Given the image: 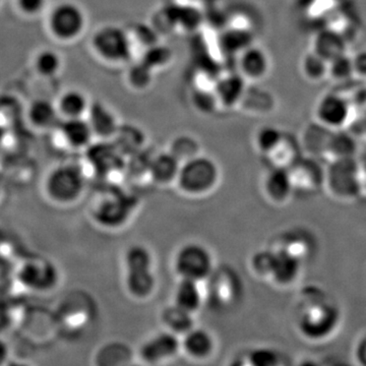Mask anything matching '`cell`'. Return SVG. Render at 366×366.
I'll return each instance as SVG.
<instances>
[{
	"instance_id": "ac0fdd59",
	"label": "cell",
	"mask_w": 366,
	"mask_h": 366,
	"mask_svg": "<svg viewBox=\"0 0 366 366\" xmlns=\"http://www.w3.org/2000/svg\"><path fill=\"white\" fill-rule=\"evenodd\" d=\"M216 339L208 330L192 327L182 337V352L194 361H206L216 351Z\"/></svg>"
},
{
	"instance_id": "d590c367",
	"label": "cell",
	"mask_w": 366,
	"mask_h": 366,
	"mask_svg": "<svg viewBox=\"0 0 366 366\" xmlns=\"http://www.w3.org/2000/svg\"><path fill=\"white\" fill-rule=\"evenodd\" d=\"M252 34L242 29H233L224 33L221 44L224 51L238 56L243 50L252 45Z\"/></svg>"
},
{
	"instance_id": "3957f363",
	"label": "cell",
	"mask_w": 366,
	"mask_h": 366,
	"mask_svg": "<svg viewBox=\"0 0 366 366\" xmlns=\"http://www.w3.org/2000/svg\"><path fill=\"white\" fill-rule=\"evenodd\" d=\"M221 171L215 160L199 155L185 161L180 166L177 185L189 197H204L218 187Z\"/></svg>"
},
{
	"instance_id": "7dc6e473",
	"label": "cell",
	"mask_w": 366,
	"mask_h": 366,
	"mask_svg": "<svg viewBox=\"0 0 366 366\" xmlns=\"http://www.w3.org/2000/svg\"><path fill=\"white\" fill-rule=\"evenodd\" d=\"M2 0H0V4H1Z\"/></svg>"
},
{
	"instance_id": "52a82bcc",
	"label": "cell",
	"mask_w": 366,
	"mask_h": 366,
	"mask_svg": "<svg viewBox=\"0 0 366 366\" xmlns=\"http://www.w3.org/2000/svg\"><path fill=\"white\" fill-rule=\"evenodd\" d=\"M86 14L83 7L71 1L60 2L53 6L47 16L50 35L59 42H74L86 29Z\"/></svg>"
},
{
	"instance_id": "7c38bea8",
	"label": "cell",
	"mask_w": 366,
	"mask_h": 366,
	"mask_svg": "<svg viewBox=\"0 0 366 366\" xmlns=\"http://www.w3.org/2000/svg\"><path fill=\"white\" fill-rule=\"evenodd\" d=\"M182 352V337L163 331L144 342L139 350L141 360L147 365H160L177 357Z\"/></svg>"
},
{
	"instance_id": "5bb4252c",
	"label": "cell",
	"mask_w": 366,
	"mask_h": 366,
	"mask_svg": "<svg viewBox=\"0 0 366 366\" xmlns=\"http://www.w3.org/2000/svg\"><path fill=\"white\" fill-rule=\"evenodd\" d=\"M315 117L317 124L330 131H342L350 122V104L338 94H327L317 101Z\"/></svg>"
},
{
	"instance_id": "44dd1931",
	"label": "cell",
	"mask_w": 366,
	"mask_h": 366,
	"mask_svg": "<svg viewBox=\"0 0 366 366\" xmlns=\"http://www.w3.org/2000/svg\"><path fill=\"white\" fill-rule=\"evenodd\" d=\"M86 118L91 125L94 134L101 141L114 139L119 131L117 115L102 103H92Z\"/></svg>"
},
{
	"instance_id": "4316f807",
	"label": "cell",
	"mask_w": 366,
	"mask_h": 366,
	"mask_svg": "<svg viewBox=\"0 0 366 366\" xmlns=\"http://www.w3.org/2000/svg\"><path fill=\"white\" fill-rule=\"evenodd\" d=\"M312 50L330 64L347 54V45L341 34L334 30H324L315 35Z\"/></svg>"
},
{
	"instance_id": "60d3db41",
	"label": "cell",
	"mask_w": 366,
	"mask_h": 366,
	"mask_svg": "<svg viewBox=\"0 0 366 366\" xmlns=\"http://www.w3.org/2000/svg\"><path fill=\"white\" fill-rule=\"evenodd\" d=\"M352 360L356 366H366V331L361 333L354 342Z\"/></svg>"
},
{
	"instance_id": "ffe728a7",
	"label": "cell",
	"mask_w": 366,
	"mask_h": 366,
	"mask_svg": "<svg viewBox=\"0 0 366 366\" xmlns=\"http://www.w3.org/2000/svg\"><path fill=\"white\" fill-rule=\"evenodd\" d=\"M59 129L64 143L74 150L88 149L93 144L95 134L86 117L62 119Z\"/></svg>"
},
{
	"instance_id": "1f68e13d",
	"label": "cell",
	"mask_w": 366,
	"mask_h": 366,
	"mask_svg": "<svg viewBox=\"0 0 366 366\" xmlns=\"http://www.w3.org/2000/svg\"><path fill=\"white\" fill-rule=\"evenodd\" d=\"M162 322L167 327V331L172 332L179 337H182L194 327V315L185 312L175 305L164 310Z\"/></svg>"
},
{
	"instance_id": "d4e9b609",
	"label": "cell",
	"mask_w": 366,
	"mask_h": 366,
	"mask_svg": "<svg viewBox=\"0 0 366 366\" xmlns=\"http://www.w3.org/2000/svg\"><path fill=\"white\" fill-rule=\"evenodd\" d=\"M92 102L85 92L69 89L57 99L56 106L62 119L86 117Z\"/></svg>"
},
{
	"instance_id": "6da1fadb",
	"label": "cell",
	"mask_w": 366,
	"mask_h": 366,
	"mask_svg": "<svg viewBox=\"0 0 366 366\" xmlns=\"http://www.w3.org/2000/svg\"><path fill=\"white\" fill-rule=\"evenodd\" d=\"M343 322L340 302L326 288L308 284L298 291L291 310V324L300 340L310 345L329 343L340 333Z\"/></svg>"
},
{
	"instance_id": "836d02e7",
	"label": "cell",
	"mask_w": 366,
	"mask_h": 366,
	"mask_svg": "<svg viewBox=\"0 0 366 366\" xmlns=\"http://www.w3.org/2000/svg\"><path fill=\"white\" fill-rule=\"evenodd\" d=\"M274 257V250L269 247L252 252L249 257V266L254 278L269 283L273 269Z\"/></svg>"
},
{
	"instance_id": "4dcf8cb0",
	"label": "cell",
	"mask_w": 366,
	"mask_h": 366,
	"mask_svg": "<svg viewBox=\"0 0 366 366\" xmlns=\"http://www.w3.org/2000/svg\"><path fill=\"white\" fill-rule=\"evenodd\" d=\"M33 64L38 74L50 79L59 76L64 67V59L56 50L52 48H43L34 57Z\"/></svg>"
},
{
	"instance_id": "7402d4cb",
	"label": "cell",
	"mask_w": 366,
	"mask_h": 366,
	"mask_svg": "<svg viewBox=\"0 0 366 366\" xmlns=\"http://www.w3.org/2000/svg\"><path fill=\"white\" fill-rule=\"evenodd\" d=\"M26 117L34 129L41 132L55 129L62 122L56 103L44 98L36 99L31 103Z\"/></svg>"
},
{
	"instance_id": "2e32d148",
	"label": "cell",
	"mask_w": 366,
	"mask_h": 366,
	"mask_svg": "<svg viewBox=\"0 0 366 366\" xmlns=\"http://www.w3.org/2000/svg\"><path fill=\"white\" fill-rule=\"evenodd\" d=\"M86 150L89 164L98 174L107 177L124 167V155L114 143L101 141L99 144H92Z\"/></svg>"
},
{
	"instance_id": "8d00e7d4",
	"label": "cell",
	"mask_w": 366,
	"mask_h": 366,
	"mask_svg": "<svg viewBox=\"0 0 366 366\" xmlns=\"http://www.w3.org/2000/svg\"><path fill=\"white\" fill-rule=\"evenodd\" d=\"M250 366H289L280 353L273 349H254L247 356Z\"/></svg>"
},
{
	"instance_id": "ee69618b",
	"label": "cell",
	"mask_w": 366,
	"mask_h": 366,
	"mask_svg": "<svg viewBox=\"0 0 366 366\" xmlns=\"http://www.w3.org/2000/svg\"><path fill=\"white\" fill-rule=\"evenodd\" d=\"M6 366H33L30 365V363L26 362L25 360H11V362L9 363Z\"/></svg>"
},
{
	"instance_id": "30bf717a",
	"label": "cell",
	"mask_w": 366,
	"mask_h": 366,
	"mask_svg": "<svg viewBox=\"0 0 366 366\" xmlns=\"http://www.w3.org/2000/svg\"><path fill=\"white\" fill-rule=\"evenodd\" d=\"M134 208V201L127 194H107L97 199L93 208V217L100 225L115 229L129 221Z\"/></svg>"
},
{
	"instance_id": "e575fe53",
	"label": "cell",
	"mask_w": 366,
	"mask_h": 366,
	"mask_svg": "<svg viewBox=\"0 0 366 366\" xmlns=\"http://www.w3.org/2000/svg\"><path fill=\"white\" fill-rule=\"evenodd\" d=\"M124 269L154 268V255L141 243L129 245L124 252Z\"/></svg>"
},
{
	"instance_id": "bcb514c9",
	"label": "cell",
	"mask_w": 366,
	"mask_h": 366,
	"mask_svg": "<svg viewBox=\"0 0 366 366\" xmlns=\"http://www.w3.org/2000/svg\"><path fill=\"white\" fill-rule=\"evenodd\" d=\"M365 136H366V122H365Z\"/></svg>"
},
{
	"instance_id": "603a6c76",
	"label": "cell",
	"mask_w": 366,
	"mask_h": 366,
	"mask_svg": "<svg viewBox=\"0 0 366 366\" xmlns=\"http://www.w3.org/2000/svg\"><path fill=\"white\" fill-rule=\"evenodd\" d=\"M182 163L171 152L160 153L151 158L149 177L156 184L167 187L177 183Z\"/></svg>"
},
{
	"instance_id": "277c9868",
	"label": "cell",
	"mask_w": 366,
	"mask_h": 366,
	"mask_svg": "<svg viewBox=\"0 0 366 366\" xmlns=\"http://www.w3.org/2000/svg\"><path fill=\"white\" fill-rule=\"evenodd\" d=\"M325 190L335 201L352 203L361 197V164L356 158L330 162L325 177Z\"/></svg>"
},
{
	"instance_id": "7bdbcfd3",
	"label": "cell",
	"mask_w": 366,
	"mask_h": 366,
	"mask_svg": "<svg viewBox=\"0 0 366 366\" xmlns=\"http://www.w3.org/2000/svg\"><path fill=\"white\" fill-rule=\"evenodd\" d=\"M13 360L11 347L0 335V366H6Z\"/></svg>"
},
{
	"instance_id": "d6a6232c",
	"label": "cell",
	"mask_w": 366,
	"mask_h": 366,
	"mask_svg": "<svg viewBox=\"0 0 366 366\" xmlns=\"http://www.w3.org/2000/svg\"><path fill=\"white\" fill-rule=\"evenodd\" d=\"M300 71L310 83H320L329 78V62L310 50L301 59Z\"/></svg>"
},
{
	"instance_id": "f1b7e54d",
	"label": "cell",
	"mask_w": 366,
	"mask_h": 366,
	"mask_svg": "<svg viewBox=\"0 0 366 366\" xmlns=\"http://www.w3.org/2000/svg\"><path fill=\"white\" fill-rule=\"evenodd\" d=\"M302 144L295 137L286 132L283 141L264 160L268 162L269 167L283 168L289 169L293 164L302 157Z\"/></svg>"
},
{
	"instance_id": "cb8c5ba5",
	"label": "cell",
	"mask_w": 366,
	"mask_h": 366,
	"mask_svg": "<svg viewBox=\"0 0 366 366\" xmlns=\"http://www.w3.org/2000/svg\"><path fill=\"white\" fill-rule=\"evenodd\" d=\"M358 152L357 142L352 136L342 131H333L327 139L322 157L327 162L356 158Z\"/></svg>"
},
{
	"instance_id": "f546056e",
	"label": "cell",
	"mask_w": 366,
	"mask_h": 366,
	"mask_svg": "<svg viewBox=\"0 0 366 366\" xmlns=\"http://www.w3.org/2000/svg\"><path fill=\"white\" fill-rule=\"evenodd\" d=\"M285 134V132L274 125H262L255 131L252 137V144L259 155L267 159L278 148Z\"/></svg>"
},
{
	"instance_id": "9c48e42d",
	"label": "cell",
	"mask_w": 366,
	"mask_h": 366,
	"mask_svg": "<svg viewBox=\"0 0 366 366\" xmlns=\"http://www.w3.org/2000/svg\"><path fill=\"white\" fill-rule=\"evenodd\" d=\"M269 247L292 255L307 266L317 254V240L308 229L295 226L277 233Z\"/></svg>"
},
{
	"instance_id": "484cf974",
	"label": "cell",
	"mask_w": 366,
	"mask_h": 366,
	"mask_svg": "<svg viewBox=\"0 0 366 366\" xmlns=\"http://www.w3.org/2000/svg\"><path fill=\"white\" fill-rule=\"evenodd\" d=\"M203 303L204 293L201 283L179 279L173 295V305L194 315L201 310Z\"/></svg>"
},
{
	"instance_id": "9a60e30c",
	"label": "cell",
	"mask_w": 366,
	"mask_h": 366,
	"mask_svg": "<svg viewBox=\"0 0 366 366\" xmlns=\"http://www.w3.org/2000/svg\"><path fill=\"white\" fill-rule=\"evenodd\" d=\"M272 249V247H271ZM273 269L269 277V285L278 290H288L300 281L305 264L292 255L274 249Z\"/></svg>"
},
{
	"instance_id": "74e56055",
	"label": "cell",
	"mask_w": 366,
	"mask_h": 366,
	"mask_svg": "<svg viewBox=\"0 0 366 366\" xmlns=\"http://www.w3.org/2000/svg\"><path fill=\"white\" fill-rule=\"evenodd\" d=\"M354 76L352 57L342 55L329 64V78L337 83H344Z\"/></svg>"
},
{
	"instance_id": "d6986e66",
	"label": "cell",
	"mask_w": 366,
	"mask_h": 366,
	"mask_svg": "<svg viewBox=\"0 0 366 366\" xmlns=\"http://www.w3.org/2000/svg\"><path fill=\"white\" fill-rule=\"evenodd\" d=\"M124 287L134 300H149L157 287L154 268L124 269Z\"/></svg>"
},
{
	"instance_id": "f35d334b",
	"label": "cell",
	"mask_w": 366,
	"mask_h": 366,
	"mask_svg": "<svg viewBox=\"0 0 366 366\" xmlns=\"http://www.w3.org/2000/svg\"><path fill=\"white\" fill-rule=\"evenodd\" d=\"M127 81L131 84L132 88L139 89V90L148 88L152 81L151 67L147 66L144 62L136 64V66L129 69Z\"/></svg>"
},
{
	"instance_id": "f6af8a7d",
	"label": "cell",
	"mask_w": 366,
	"mask_h": 366,
	"mask_svg": "<svg viewBox=\"0 0 366 366\" xmlns=\"http://www.w3.org/2000/svg\"><path fill=\"white\" fill-rule=\"evenodd\" d=\"M125 366H143L139 365H125Z\"/></svg>"
},
{
	"instance_id": "8992f818",
	"label": "cell",
	"mask_w": 366,
	"mask_h": 366,
	"mask_svg": "<svg viewBox=\"0 0 366 366\" xmlns=\"http://www.w3.org/2000/svg\"><path fill=\"white\" fill-rule=\"evenodd\" d=\"M173 269L178 278L202 283L215 272L213 254L202 243H184L175 252Z\"/></svg>"
},
{
	"instance_id": "ba28073f",
	"label": "cell",
	"mask_w": 366,
	"mask_h": 366,
	"mask_svg": "<svg viewBox=\"0 0 366 366\" xmlns=\"http://www.w3.org/2000/svg\"><path fill=\"white\" fill-rule=\"evenodd\" d=\"M21 285L34 293H48L56 288L59 271L54 262L45 257H32L24 262L18 271Z\"/></svg>"
},
{
	"instance_id": "83f0119b",
	"label": "cell",
	"mask_w": 366,
	"mask_h": 366,
	"mask_svg": "<svg viewBox=\"0 0 366 366\" xmlns=\"http://www.w3.org/2000/svg\"><path fill=\"white\" fill-rule=\"evenodd\" d=\"M245 79L242 74H228L217 83L215 94L219 105L226 108L235 107L244 96Z\"/></svg>"
},
{
	"instance_id": "8fae6325",
	"label": "cell",
	"mask_w": 366,
	"mask_h": 366,
	"mask_svg": "<svg viewBox=\"0 0 366 366\" xmlns=\"http://www.w3.org/2000/svg\"><path fill=\"white\" fill-rule=\"evenodd\" d=\"M288 171L295 196L312 197L324 189L326 169L315 159L302 156Z\"/></svg>"
},
{
	"instance_id": "ab89813d",
	"label": "cell",
	"mask_w": 366,
	"mask_h": 366,
	"mask_svg": "<svg viewBox=\"0 0 366 366\" xmlns=\"http://www.w3.org/2000/svg\"><path fill=\"white\" fill-rule=\"evenodd\" d=\"M16 6L26 16H37L47 7V0H16Z\"/></svg>"
},
{
	"instance_id": "4fadbf2b",
	"label": "cell",
	"mask_w": 366,
	"mask_h": 366,
	"mask_svg": "<svg viewBox=\"0 0 366 366\" xmlns=\"http://www.w3.org/2000/svg\"><path fill=\"white\" fill-rule=\"evenodd\" d=\"M261 192L267 203L276 208L287 206L295 197V190L288 169L269 167L262 174Z\"/></svg>"
},
{
	"instance_id": "5b68a950",
	"label": "cell",
	"mask_w": 366,
	"mask_h": 366,
	"mask_svg": "<svg viewBox=\"0 0 366 366\" xmlns=\"http://www.w3.org/2000/svg\"><path fill=\"white\" fill-rule=\"evenodd\" d=\"M91 49L99 60L113 66L129 64L134 50L131 36L117 25L97 29L92 35Z\"/></svg>"
},
{
	"instance_id": "b9f144b4",
	"label": "cell",
	"mask_w": 366,
	"mask_h": 366,
	"mask_svg": "<svg viewBox=\"0 0 366 366\" xmlns=\"http://www.w3.org/2000/svg\"><path fill=\"white\" fill-rule=\"evenodd\" d=\"M354 76L366 79V50L356 53L352 57Z\"/></svg>"
},
{
	"instance_id": "e0dca14e",
	"label": "cell",
	"mask_w": 366,
	"mask_h": 366,
	"mask_svg": "<svg viewBox=\"0 0 366 366\" xmlns=\"http://www.w3.org/2000/svg\"><path fill=\"white\" fill-rule=\"evenodd\" d=\"M238 71L245 81H259L266 78L271 69V61L266 50L250 45L237 56Z\"/></svg>"
},
{
	"instance_id": "7a4b0ae2",
	"label": "cell",
	"mask_w": 366,
	"mask_h": 366,
	"mask_svg": "<svg viewBox=\"0 0 366 366\" xmlns=\"http://www.w3.org/2000/svg\"><path fill=\"white\" fill-rule=\"evenodd\" d=\"M85 189V173L76 164L55 166L48 171L43 180L46 199L56 206L66 207L78 203Z\"/></svg>"
}]
</instances>
